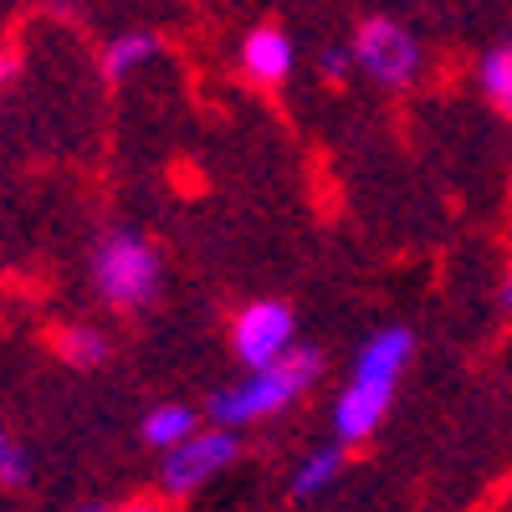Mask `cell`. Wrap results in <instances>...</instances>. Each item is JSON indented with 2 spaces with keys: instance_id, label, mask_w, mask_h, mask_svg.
<instances>
[{
  "instance_id": "cell-11",
  "label": "cell",
  "mask_w": 512,
  "mask_h": 512,
  "mask_svg": "<svg viewBox=\"0 0 512 512\" xmlns=\"http://www.w3.org/2000/svg\"><path fill=\"white\" fill-rule=\"evenodd\" d=\"M52 349H57V359L72 364V369H98V364L108 359V338H103L98 328H88V323H72V328H57V333H52Z\"/></svg>"
},
{
  "instance_id": "cell-4",
  "label": "cell",
  "mask_w": 512,
  "mask_h": 512,
  "mask_svg": "<svg viewBox=\"0 0 512 512\" xmlns=\"http://www.w3.org/2000/svg\"><path fill=\"white\" fill-rule=\"evenodd\" d=\"M231 349L246 369H267L277 364L287 349H297V318L287 303L277 297H262V303H246L231 323Z\"/></svg>"
},
{
  "instance_id": "cell-2",
  "label": "cell",
  "mask_w": 512,
  "mask_h": 512,
  "mask_svg": "<svg viewBox=\"0 0 512 512\" xmlns=\"http://www.w3.org/2000/svg\"><path fill=\"white\" fill-rule=\"evenodd\" d=\"M159 251L139 236V231H123L113 226L98 246H93V287L108 308H123V313H139L149 297L159 292Z\"/></svg>"
},
{
  "instance_id": "cell-9",
  "label": "cell",
  "mask_w": 512,
  "mask_h": 512,
  "mask_svg": "<svg viewBox=\"0 0 512 512\" xmlns=\"http://www.w3.org/2000/svg\"><path fill=\"white\" fill-rule=\"evenodd\" d=\"M159 57V36L154 31H118L108 47H103V72L108 82H123V77H134L144 62Z\"/></svg>"
},
{
  "instance_id": "cell-15",
  "label": "cell",
  "mask_w": 512,
  "mask_h": 512,
  "mask_svg": "<svg viewBox=\"0 0 512 512\" xmlns=\"http://www.w3.org/2000/svg\"><path fill=\"white\" fill-rule=\"evenodd\" d=\"M354 67H359L354 47H328V52H323V77H328V82H344Z\"/></svg>"
},
{
  "instance_id": "cell-17",
  "label": "cell",
  "mask_w": 512,
  "mask_h": 512,
  "mask_svg": "<svg viewBox=\"0 0 512 512\" xmlns=\"http://www.w3.org/2000/svg\"><path fill=\"white\" fill-rule=\"evenodd\" d=\"M502 303L512 308V277H507V287H502Z\"/></svg>"
},
{
  "instance_id": "cell-18",
  "label": "cell",
  "mask_w": 512,
  "mask_h": 512,
  "mask_svg": "<svg viewBox=\"0 0 512 512\" xmlns=\"http://www.w3.org/2000/svg\"><path fill=\"white\" fill-rule=\"evenodd\" d=\"M82 512H113V507H98V502H93V507H82Z\"/></svg>"
},
{
  "instance_id": "cell-7",
  "label": "cell",
  "mask_w": 512,
  "mask_h": 512,
  "mask_svg": "<svg viewBox=\"0 0 512 512\" xmlns=\"http://www.w3.org/2000/svg\"><path fill=\"white\" fill-rule=\"evenodd\" d=\"M292 62H297V47L282 26H251L241 36V72L256 88H282L292 77Z\"/></svg>"
},
{
  "instance_id": "cell-8",
  "label": "cell",
  "mask_w": 512,
  "mask_h": 512,
  "mask_svg": "<svg viewBox=\"0 0 512 512\" xmlns=\"http://www.w3.org/2000/svg\"><path fill=\"white\" fill-rule=\"evenodd\" d=\"M410 349H415V338L410 328H379L369 344L359 349L349 379H379V384H400V369L410 364Z\"/></svg>"
},
{
  "instance_id": "cell-1",
  "label": "cell",
  "mask_w": 512,
  "mask_h": 512,
  "mask_svg": "<svg viewBox=\"0 0 512 512\" xmlns=\"http://www.w3.org/2000/svg\"><path fill=\"white\" fill-rule=\"evenodd\" d=\"M318 374H323V359H318L313 349L297 344V349H287L277 364L251 369L241 384L221 390L216 400H210V420L226 425V431H241V425H251V420H267V415L287 410L292 400H303L313 384H318Z\"/></svg>"
},
{
  "instance_id": "cell-3",
  "label": "cell",
  "mask_w": 512,
  "mask_h": 512,
  "mask_svg": "<svg viewBox=\"0 0 512 512\" xmlns=\"http://www.w3.org/2000/svg\"><path fill=\"white\" fill-rule=\"evenodd\" d=\"M349 47L359 57V72L369 82H379V88H390V93L410 88V82L420 77V62H425L415 31L400 26L395 16H364Z\"/></svg>"
},
{
  "instance_id": "cell-12",
  "label": "cell",
  "mask_w": 512,
  "mask_h": 512,
  "mask_svg": "<svg viewBox=\"0 0 512 512\" xmlns=\"http://www.w3.org/2000/svg\"><path fill=\"white\" fill-rule=\"evenodd\" d=\"M344 472V441H333V446H318L303 466H297V477H292V497H318L323 487H333V477Z\"/></svg>"
},
{
  "instance_id": "cell-10",
  "label": "cell",
  "mask_w": 512,
  "mask_h": 512,
  "mask_svg": "<svg viewBox=\"0 0 512 512\" xmlns=\"http://www.w3.org/2000/svg\"><path fill=\"white\" fill-rule=\"evenodd\" d=\"M139 431H144V441H149L154 451H175L180 441L195 436V410H190V405H175V400H169V405H154V410L144 415Z\"/></svg>"
},
{
  "instance_id": "cell-6",
  "label": "cell",
  "mask_w": 512,
  "mask_h": 512,
  "mask_svg": "<svg viewBox=\"0 0 512 512\" xmlns=\"http://www.w3.org/2000/svg\"><path fill=\"white\" fill-rule=\"evenodd\" d=\"M395 400V384H379V379H349L344 395L333 405V436L344 446H359L379 431V420L390 415Z\"/></svg>"
},
{
  "instance_id": "cell-16",
  "label": "cell",
  "mask_w": 512,
  "mask_h": 512,
  "mask_svg": "<svg viewBox=\"0 0 512 512\" xmlns=\"http://www.w3.org/2000/svg\"><path fill=\"white\" fill-rule=\"evenodd\" d=\"M118 512H175V507L159 502V497H134V502H123Z\"/></svg>"
},
{
  "instance_id": "cell-5",
  "label": "cell",
  "mask_w": 512,
  "mask_h": 512,
  "mask_svg": "<svg viewBox=\"0 0 512 512\" xmlns=\"http://www.w3.org/2000/svg\"><path fill=\"white\" fill-rule=\"evenodd\" d=\"M236 461V436L226 431H195L190 441H180L175 451H164V472H159V482H164V492H175V497H185V492H195V487H205L216 472H226V466Z\"/></svg>"
},
{
  "instance_id": "cell-13",
  "label": "cell",
  "mask_w": 512,
  "mask_h": 512,
  "mask_svg": "<svg viewBox=\"0 0 512 512\" xmlns=\"http://www.w3.org/2000/svg\"><path fill=\"white\" fill-rule=\"evenodd\" d=\"M477 82H482V93L512 118V41H502V47H492L477 67Z\"/></svg>"
},
{
  "instance_id": "cell-14",
  "label": "cell",
  "mask_w": 512,
  "mask_h": 512,
  "mask_svg": "<svg viewBox=\"0 0 512 512\" xmlns=\"http://www.w3.org/2000/svg\"><path fill=\"white\" fill-rule=\"evenodd\" d=\"M21 477H26V451H21L16 436H6V441H0V482L21 487Z\"/></svg>"
}]
</instances>
